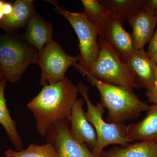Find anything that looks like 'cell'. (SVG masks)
Masks as SVG:
<instances>
[{
  "mask_svg": "<svg viewBox=\"0 0 157 157\" xmlns=\"http://www.w3.org/2000/svg\"><path fill=\"white\" fill-rule=\"evenodd\" d=\"M78 94L77 86L67 76L56 83L43 86L27 105L33 114L39 135L46 137L54 125L68 120Z\"/></svg>",
  "mask_w": 157,
  "mask_h": 157,
  "instance_id": "6da1fadb",
  "label": "cell"
},
{
  "mask_svg": "<svg viewBox=\"0 0 157 157\" xmlns=\"http://www.w3.org/2000/svg\"><path fill=\"white\" fill-rule=\"evenodd\" d=\"M35 11L33 0H16L12 12L0 21V29L5 32H17L19 29H26Z\"/></svg>",
  "mask_w": 157,
  "mask_h": 157,
  "instance_id": "9a60e30c",
  "label": "cell"
},
{
  "mask_svg": "<svg viewBox=\"0 0 157 157\" xmlns=\"http://www.w3.org/2000/svg\"><path fill=\"white\" fill-rule=\"evenodd\" d=\"M146 90V94L149 102L152 104L157 105V80H155L151 86Z\"/></svg>",
  "mask_w": 157,
  "mask_h": 157,
  "instance_id": "7402d4cb",
  "label": "cell"
},
{
  "mask_svg": "<svg viewBox=\"0 0 157 157\" xmlns=\"http://www.w3.org/2000/svg\"><path fill=\"white\" fill-rule=\"evenodd\" d=\"M155 80H157V67L155 72Z\"/></svg>",
  "mask_w": 157,
  "mask_h": 157,
  "instance_id": "cb8c5ba5",
  "label": "cell"
},
{
  "mask_svg": "<svg viewBox=\"0 0 157 157\" xmlns=\"http://www.w3.org/2000/svg\"><path fill=\"white\" fill-rule=\"evenodd\" d=\"M47 1L53 5L56 13L65 17L75 31L79 41L80 52L79 60L75 67L84 75L89 71L99 56L100 47L98 39L101 25L91 21L83 12H71L59 6L56 1Z\"/></svg>",
  "mask_w": 157,
  "mask_h": 157,
  "instance_id": "277c9868",
  "label": "cell"
},
{
  "mask_svg": "<svg viewBox=\"0 0 157 157\" xmlns=\"http://www.w3.org/2000/svg\"><path fill=\"white\" fill-rule=\"evenodd\" d=\"M79 56H71L57 42L52 41L38 52L37 63L41 69L40 84L56 83L66 77L70 67L78 63Z\"/></svg>",
  "mask_w": 157,
  "mask_h": 157,
  "instance_id": "52a82bcc",
  "label": "cell"
},
{
  "mask_svg": "<svg viewBox=\"0 0 157 157\" xmlns=\"http://www.w3.org/2000/svg\"><path fill=\"white\" fill-rule=\"evenodd\" d=\"M145 116L140 121L128 125L129 143L136 141L157 142V105L150 106Z\"/></svg>",
  "mask_w": 157,
  "mask_h": 157,
  "instance_id": "5bb4252c",
  "label": "cell"
},
{
  "mask_svg": "<svg viewBox=\"0 0 157 157\" xmlns=\"http://www.w3.org/2000/svg\"><path fill=\"white\" fill-rule=\"evenodd\" d=\"M154 60L155 62L156 63V64L157 65V56H156L155 57V58L154 59Z\"/></svg>",
  "mask_w": 157,
  "mask_h": 157,
  "instance_id": "d4e9b609",
  "label": "cell"
},
{
  "mask_svg": "<svg viewBox=\"0 0 157 157\" xmlns=\"http://www.w3.org/2000/svg\"><path fill=\"white\" fill-rule=\"evenodd\" d=\"M83 98L77 99L73 105L68 121L71 124L70 130L74 137L81 143L84 144L91 150L97 144V135L95 129L87 120L83 108Z\"/></svg>",
  "mask_w": 157,
  "mask_h": 157,
  "instance_id": "8fae6325",
  "label": "cell"
},
{
  "mask_svg": "<svg viewBox=\"0 0 157 157\" xmlns=\"http://www.w3.org/2000/svg\"><path fill=\"white\" fill-rule=\"evenodd\" d=\"M132 29L131 34L135 49L144 48L150 41L157 24V14L147 6L127 19Z\"/></svg>",
  "mask_w": 157,
  "mask_h": 157,
  "instance_id": "30bf717a",
  "label": "cell"
},
{
  "mask_svg": "<svg viewBox=\"0 0 157 157\" xmlns=\"http://www.w3.org/2000/svg\"><path fill=\"white\" fill-rule=\"evenodd\" d=\"M101 157H157V142L139 141L104 151Z\"/></svg>",
  "mask_w": 157,
  "mask_h": 157,
  "instance_id": "e0dca14e",
  "label": "cell"
},
{
  "mask_svg": "<svg viewBox=\"0 0 157 157\" xmlns=\"http://www.w3.org/2000/svg\"><path fill=\"white\" fill-rule=\"evenodd\" d=\"M39 51L17 32L0 36V73L6 81L14 83L29 66L37 64Z\"/></svg>",
  "mask_w": 157,
  "mask_h": 157,
  "instance_id": "3957f363",
  "label": "cell"
},
{
  "mask_svg": "<svg viewBox=\"0 0 157 157\" xmlns=\"http://www.w3.org/2000/svg\"><path fill=\"white\" fill-rule=\"evenodd\" d=\"M109 14L120 17L123 23L146 7L147 0H100Z\"/></svg>",
  "mask_w": 157,
  "mask_h": 157,
  "instance_id": "ac0fdd59",
  "label": "cell"
},
{
  "mask_svg": "<svg viewBox=\"0 0 157 157\" xmlns=\"http://www.w3.org/2000/svg\"><path fill=\"white\" fill-rule=\"evenodd\" d=\"M6 82L4 78L0 79V124L15 149L21 151L23 150L22 139L17 132L16 121L11 117L7 107L5 98Z\"/></svg>",
  "mask_w": 157,
  "mask_h": 157,
  "instance_id": "2e32d148",
  "label": "cell"
},
{
  "mask_svg": "<svg viewBox=\"0 0 157 157\" xmlns=\"http://www.w3.org/2000/svg\"><path fill=\"white\" fill-rule=\"evenodd\" d=\"M122 61L135 73L139 87L148 89L155 80V72L157 65L155 61L149 57L144 48L134 49Z\"/></svg>",
  "mask_w": 157,
  "mask_h": 157,
  "instance_id": "7c38bea8",
  "label": "cell"
},
{
  "mask_svg": "<svg viewBox=\"0 0 157 157\" xmlns=\"http://www.w3.org/2000/svg\"><path fill=\"white\" fill-rule=\"evenodd\" d=\"M78 94L84 99L87 106L86 116L95 130L97 135V144L91 151L96 157H101L104 148L111 144H118L124 147L128 145L127 139L128 125L125 123H110L103 119L105 110L100 102L94 105L89 97V87L82 81L77 85Z\"/></svg>",
  "mask_w": 157,
  "mask_h": 157,
  "instance_id": "5b68a950",
  "label": "cell"
},
{
  "mask_svg": "<svg viewBox=\"0 0 157 157\" xmlns=\"http://www.w3.org/2000/svg\"><path fill=\"white\" fill-rule=\"evenodd\" d=\"M147 53L149 57L153 60L155 57L157 56V28L150 41Z\"/></svg>",
  "mask_w": 157,
  "mask_h": 157,
  "instance_id": "44dd1931",
  "label": "cell"
},
{
  "mask_svg": "<svg viewBox=\"0 0 157 157\" xmlns=\"http://www.w3.org/2000/svg\"><path fill=\"white\" fill-rule=\"evenodd\" d=\"M100 52L97 60L88 72L101 81L133 90L139 89L135 74L122 61L113 48L98 37Z\"/></svg>",
  "mask_w": 157,
  "mask_h": 157,
  "instance_id": "8992f818",
  "label": "cell"
},
{
  "mask_svg": "<svg viewBox=\"0 0 157 157\" xmlns=\"http://www.w3.org/2000/svg\"><path fill=\"white\" fill-rule=\"evenodd\" d=\"M3 78L2 75L1 73H0V79H2V78Z\"/></svg>",
  "mask_w": 157,
  "mask_h": 157,
  "instance_id": "484cf974",
  "label": "cell"
},
{
  "mask_svg": "<svg viewBox=\"0 0 157 157\" xmlns=\"http://www.w3.org/2000/svg\"><path fill=\"white\" fill-rule=\"evenodd\" d=\"M147 7L153 10L157 14V0H147Z\"/></svg>",
  "mask_w": 157,
  "mask_h": 157,
  "instance_id": "603a6c76",
  "label": "cell"
},
{
  "mask_svg": "<svg viewBox=\"0 0 157 157\" xmlns=\"http://www.w3.org/2000/svg\"><path fill=\"white\" fill-rule=\"evenodd\" d=\"M88 81L95 86L101 95V102L108 110L107 121L110 123H125L139 117L150 106L141 101L133 90L107 83L87 74Z\"/></svg>",
  "mask_w": 157,
  "mask_h": 157,
  "instance_id": "7a4b0ae2",
  "label": "cell"
},
{
  "mask_svg": "<svg viewBox=\"0 0 157 157\" xmlns=\"http://www.w3.org/2000/svg\"><path fill=\"white\" fill-rule=\"evenodd\" d=\"M5 155L7 157H58L54 147L47 142L41 145L31 144L21 151L9 149L5 151Z\"/></svg>",
  "mask_w": 157,
  "mask_h": 157,
  "instance_id": "d6986e66",
  "label": "cell"
},
{
  "mask_svg": "<svg viewBox=\"0 0 157 157\" xmlns=\"http://www.w3.org/2000/svg\"><path fill=\"white\" fill-rule=\"evenodd\" d=\"M67 121L59 122L51 128L45 137L47 143L53 145L58 157H96L85 144L74 137Z\"/></svg>",
  "mask_w": 157,
  "mask_h": 157,
  "instance_id": "ba28073f",
  "label": "cell"
},
{
  "mask_svg": "<svg viewBox=\"0 0 157 157\" xmlns=\"http://www.w3.org/2000/svg\"><path fill=\"white\" fill-rule=\"evenodd\" d=\"M23 37L31 46L40 51L52 42L53 26L35 11L26 27Z\"/></svg>",
  "mask_w": 157,
  "mask_h": 157,
  "instance_id": "4fadbf2b",
  "label": "cell"
},
{
  "mask_svg": "<svg viewBox=\"0 0 157 157\" xmlns=\"http://www.w3.org/2000/svg\"><path fill=\"white\" fill-rule=\"evenodd\" d=\"M122 24L120 17L109 14L101 25L99 36L114 49L122 61L135 49L132 35Z\"/></svg>",
  "mask_w": 157,
  "mask_h": 157,
  "instance_id": "9c48e42d",
  "label": "cell"
},
{
  "mask_svg": "<svg viewBox=\"0 0 157 157\" xmlns=\"http://www.w3.org/2000/svg\"><path fill=\"white\" fill-rule=\"evenodd\" d=\"M84 13L88 19L97 24L101 25L109 15L105 7L98 0H82Z\"/></svg>",
  "mask_w": 157,
  "mask_h": 157,
  "instance_id": "ffe728a7",
  "label": "cell"
}]
</instances>
